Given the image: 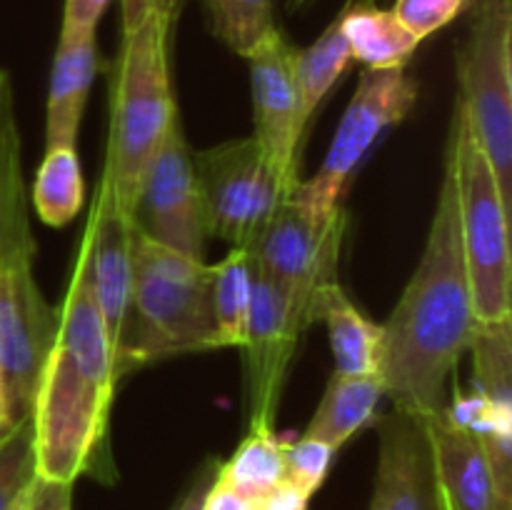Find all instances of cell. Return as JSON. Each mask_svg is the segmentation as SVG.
Listing matches in <instances>:
<instances>
[{
	"instance_id": "cell-1",
	"label": "cell",
	"mask_w": 512,
	"mask_h": 510,
	"mask_svg": "<svg viewBox=\"0 0 512 510\" xmlns=\"http://www.w3.org/2000/svg\"><path fill=\"white\" fill-rule=\"evenodd\" d=\"M475 305L463 258L458 195L445 163L423 258L380 325L378 378L395 410L423 420L448 408V378L473 340Z\"/></svg>"
},
{
	"instance_id": "cell-2",
	"label": "cell",
	"mask_w": 512,
	"mask_h": 510,
	"mask_svg": "<svg viewBox=\"0 0 512 510\" xmlns=\"http://www.w3.org/2000/svg\"><path fill=\"white\" fill-rule=\"evenodd\" d=\"M58 310V333L30 420L38 478L73 485L105 458L100 453L118 388L113 350L80 255Z\"/></svg>"
},
{
	"instance_id": "cell-3",
	"label": "cell",
	"mask_w": 512,
	"mask_h": 510,
	"mask_svg": "<svg viewBox=\"0 0 512 510\" xmlns=\"http://www.w3.org/2000/svg\"><path fill=\"white\" fill-rule=\"evenodd\" d=\"M173 20L153 10L123 48L110 73V125L100 185L130 218L140 180L178 118L170 83Z\"/></svg>"
},
{
	"instance_id": "cell-4",
	"label": "cell",
	"mask_w": 512,
	"mask_h": 510,
	"mask_svg": "<svg viewBox=\"0 0 512 510\" xmlns=\"http://www.w3.org/2000/svg\"><path fill=\"white\" fill-rule=\"evenodd\" d=\"M213 268L133 230V290L123 375L163 358L223 348L213 315Z\"/></svg>"
},
{
	"instance_id": "cell-5",
	"label": "cell",
	"mask_w": 512,
	"mask_h": 510,
	"mask_svg": "<svg viewBox=\"0 0 512 510\" xmlns=\"http://www.w3.org/2000/svg\"><path fill=\"white\" fill-rule=\"evenodd\" d=\"M458 195L460 243L478 323L512 318L510 205L505 203L495 170L455 105L448 158Z\"/></svg>"
},
{
	"instance_id": "cell-6",
	"label": "cell",
	"mask_w": 512,
	"mask_h": 510,
	"mask_svg": "<svg viewBox=\"0 0 512 510\" xmlns=\"http://www.w3.org/2000/svg\"><path fill=\"white\" fill-rule=\"evenodd\" d=\"M455 48L458 108L512 208V0H468Z\"/></svg>"
},
{
	"instance_id": "cell-7",
	"label": "cell",
	"mask_w": 512,
	"mask_h": 510,
	"mask_svg": "<svg viewBox=\"0 0 512 510\" xmlns=\"http://www.w3.org/2000/svg\"><path fill=\"white\" fill-rule=\"evenodd\" d=\"M193 165L208 235L230 248L253 250L280 203L293 198L253 135L198 150Z\"/></svg>"
},
{
	"instance_id": "cell-8",
	"label": "cell",
	"mask_w": 512,
	"mask_h": 510,
	"mask_svg": "<svg viewBox=\"0 0 512 510\" xmlns=\"http://www.w3.org/2000/svg\"><path fill=\"white\" fill-rule=\"evenodd\" d=\"M418 85L403 68H365L358 90L340 118L323 165L310 180H300L293 198L313 218L328 220L340 210V195L368 150L385 130L395 128L413 110Z\"/></svg>"
},
{
	"instance_id": "cell-9",
	"label": "cell",
	"mask_w": 512,
	"mask_h": 510,
	"mask_svg": "<svg viewBox=\"0 0 512 510\" xmlns=\"http://www.w3.org/2000/svg\"><path fill=\"white\" fill-rule=\"evenodd\" d=\"M60 310L45 300L33 258L0 268V383L8 428L30 420L45 363L58 333Z\"/></svg>"
},
{
	"instance_id": "cell-10",
	"label": "cell",
	"mask_w": 512,
	"mask_h": 510,
	"mask_svg": "<svg viewBox=\"0 0 512 510\" xmlns=\"http://www.w3.org/2000/svg\"><path fill=\"white\" fill-rule=\"evenodd\" d=\"M348 218L340 208L333 218L318 220L300 208L295 198L280 203L268 228L250 250L260 270L270 275L288 295L305 328L313 325L315 295L338 283V260Z\"/></svg>"
},
{
	"instance_id": "cell-11",
	"label": "cell",
	"mask_w": 512,
	"mask_h": 510,
	"mask_svg": "<svg viewBox=\"0 0 512 510\" xmlns=\"http://www.w3.org/2000/svg\"><path fill=\"white\" fill-rule=\"evenodd\" d=\"M130 223L135 233L153 243L178 250L188 258L205 260V240L210 238L205 205L180 115L140 180L130 208Z\"/></svg>"
},
{
	"instance_id": "cell-12",
	"label": "cell",
	"mask_w": 512,
	"mask_h": 510,
	"mask_svg": "<svg viewBox=\"0 0 512 510\" xmlns=\"http://www.w3.org/2000/svg\"><path fill=\"white\" fill-rule=\"evenodd\" d=\"M245 58L250 65L253 138L263 148L275 175L295 193L300 185V143L305 123L310 120L295 80V48L278 28H273Z\"/></svg>"
},
{
	"instance_id": "cell-13",
	"label": "cell",
	"mask_w": 512,
	"mask_h": 510,
	"mask_svg": "<svg viewBox=\"0 0 512 510\" xmlns=\"http://www.w3.org/2000/svg\"><path fill=\"white\" fill-rule=\"evenodd\" d=\"M303 333L305 323L285 290L255 263L253 300L243 343L248 365V428H275L285 375Z\"/></svg>"
},
{
	"instance_id": "cell-14",
	"label": "cell",
	"mask_w": 512,
	"mask_h": 510,
	"mask_svg": "<svg viewBox=\"0 0 512 510\" xmlns=\"http://www.w3.org/2000/svg\"><path fill=\"white\" fill-rule=\"evenodd\" d=\"M78 255L85 263L90 290L108 333L115 378L120 383L125 378V335L130 320V290H133V223L115 205L103 185H98L95 193Z\"/></svg>"
},
{
	"instance_id": "cell-15",
	"label": "cell",
	"mask_w": 512,
	"mask_h": 510,
	"mask_svg": "<svg viewBox=\"0 0 512 510\" xmlns=\"http://www.w3.org/2000/svg\"><path fill=\"white\" fill-rule=\"evenodd\" d=\"M418 423L428 438L438 510H510L495 488L478 438L448 408Z\"/></svg>"
},
{
	"instance_id": "cell-16",
	"label": "cell",
	"mask_w": 512,
	"mask_h": 510,
	"mask_svg": "<svg viewBox=\"0 0 512 510\" xmlns=\"http://www.w3.org/2000/svg\"><path fill=\"white\" fill-rule=\"evenodd\" d=\"M378 470L368 510H438L428 438L418 420L393 410L378 418Z\"/></svg>"
},
{
	"instance_id": "cell-17",
	"label": "cell",
	"mask_w": 512,
	"mask_h": 510,
	"mask_svg": "<svg viewBox=\"0 0 512 510\" xmlns=\"http://www.w3.org/2000/svg\"><path fill=\"white\" fill-rule=\"evenodd\" d=\"M100 55L95 28H60L50 70L48 110H45V148H75L90 85L98 75Z\"/></svg>"
},
{
	"instance_id": "cell-18",
	"label": "cell",
	"mask_w": 512,
	"mask_h": 510,
	"mask_svg": "<svg viewBox=\"0 0 512 510\" xmlns=\"http://www.w3.org/2000/svg\"><path fill=\"white\" fill-rule=\"evenodd\" d=\"M35 240L25 210V183L20 168V135L15 123L13 88L0 70V268L13 260L33 258Z\"/></svg>"
},
{
	"instance_id": "cell-19",
	"label": "cell",
	"mask_w": 512,
	"mask_h": 510,
	"mask_svg": "<svg viewBox=\"0 0 512 510\" xmlns=\"http://www.w3.org/2000/svg\"><path fill=\"white\" fill-rule=\"evenodd\" d=\"M310 320H323L333 350L335 373L378 375L380 325L365 318L340 283H330L315 295Z\"/></svg>"
},
{
	"instance_id": "cell-20",
	"label": "cell",
	"mask_w": 512,
	"mask_h": 510,
	"mask_svg": "<svg viewBox=\"0 0 512 510\" xmlns=\"http://www.w3.org/2000/svg\"><path fill=\"white\" fill-rule=\"evenodd\" d=\"M385 395L378 375H330L318 410L305 428V438H315L333 450L343 448L360 428L373 420L380 398Z\"/></svg>"
},
{
	"instance_id": "cell-21",
	"label": "cell",
	"mask_w": 512,
	"mask_h": 510,
	"mask_svg": "<svg viewBox=\"0 0 512 510\" xmlns=\"http://www.w3.org/2000/svg\"><path fill=\"white\" fill-rule=\"evenodd\" d=\"M338 18L350 55L365 68H403L420 45V40L395 18L393 10H383L373 3H350Z\"/></svg>"
},
{
	"instance_id": "cell-22",
	"label": "cell",
	"mask_w": 512,
	"mask_h": 510,
	"mask_svg": "<svg viewBox=\"0 0 512 510\" xmlns=\"http://www.w3.org/2000/svg\"><path fill=\"white\" fill-rule=\"evenodd\" d=\"M283 443L270 425L248 428L235 453L225 463H218L215 478L245 498L265 500L285 483Z\"/></svg>"
},
{
	"instance_id": "cell-23",
	"label": "cell",
	"mask_w": 512,
	"mask_h": 510,
	"mask_svg": "<svg viewBox=\"0 0 512 510\" xmlns=\"http://www.w3.org/2000/svg\"><path fill=\"white\" fill-rule=\"evenodd\" d=\"M213 268V315L223 348H243L248 328L250 300H253L255 258L250 250L230 248Z\"/></svg>"
},
{
	"instance_id": "cell-24",
	"label": "cell",
	"mask_w": 512,
	"mask_h": 510,
	"mask_svg": "<svg viewBox=\"0 0 512 510\" xmlns=\"http://www.w3.org/2000/svg\"><path fill=\"white\" fill-rule=\"evenodd\" d=\"M85 188L78 150L45 148L33 185V205L38 218L50 228H63L83 208Z\"/></svg>"
},
{
	"instance_id": "cell-25",
	"label": "cell",
	"mask_w": 512,
	"mask_h": 510,
	"mask_svg": "<svg viewBox=\"0 0 512 510\" xmlns=\"http://www.w3.org/2000/svg\"><path fill=\"white\" fill-rule=\"evenodd\" d=\"M473 390L493 408L512 410V318L475 325Z\"/></svg>"
},
{
	"instance_id": "cell-26",
	"label": "cell",
	"mask_w": 512,
	"mask_h": 510,
	"mask_svg": "<svg viewBox=\"0 0 512 510\" xmlns=\"http://www.w3.org/2000/svg\"><path fill=\"white\" fill-rule=\"evenodd\" d=\"M350 60H353V55H350L348 40L340 28V18H335L313 45H308L305 50L295 48V80H298L300 98H303L308 118L315 113L320 100L328 95V90L338 83Z\"/></svg>"
},
{
	"instance_id": "cell-27",
	"label": "cell",
	"mask_w": 512,
	"mask_h": 510,
	"mask_svg": "<svg viewBox=\"0 0 512 510\" xmlns=\"http://www.w3.org/2000/svg\"><path fill=\"white\" fill-rule=\"evenodd\" d=\"M208 10L215 38L223 40L233 53L248 55L270 30L273 0H200Z\"/></svg>"
},
{
	"instance_id": "cell-28",
	"label": "cell",
	"mask_w": 512,
	"mask_h": 510,
	"mask_svg": "<svg viewBox=\"0 0 512 510\" xmlns=\"http://www.w3.org/2000/svg\"><path fill=\"white\" fill-rule=\"evenodd\" d=\"M35 478L33 420H25L0 443V510H23Z\"/></svg>"
},
{
	"instance_id": "cell-29",
	"label": "cell",
	"mask_w": 512,
	"mask_h": 510,
	"mask_svg": "<svg viewBox=\"0 0 512 510\" xmlns=\"http://www.w3.org/2000/svg\"><path fill=\"white\" fill-rule=\"evenodd\" d=\"M335 453L338 450H333L330 445L315 438H305V435L295 443H283L285 483L313 498L328 475Z\"/></svg>"
},
{
	"instance_id": "cell-30",
	"label": "cell",
	"mask_w": 512,
	"mask_h": 510,
	"mask_svg": "<svg viewBox=\"0 0 512 510\" xmlns=\"http://www.w3.org/2000/svg\"><path fill=\"white\" fill-rule=\"evenodd\" d=\"M465 8L468 0H395L393 13L423 43L463 15Z\"/></svg>"
},
{
	"instance_id": "cell-31",
	"label": "cell",
	"mask_w": 512,
	"mask_h": 510,
	"mask_svg": "<svg viewBox=\"0 0 512 510\" xmlns=\"http://www.w3.org/2000/svg\"><path fill=\"white\" fill-rule=\"evenodd\" d=\"M23 510H73V485L35 478Z\"/></svg>"
},
{
	"instance_id": "cell-32",
	"label": "cell",
	"mask_w": 512,
	"mask_h": 510,
	"mask_svg": "<svg viewBox=\"0 0 512 510\" xmlns=\"http://www.w3.org/2000/svg\"><path fill=\"white\" fill-rule=\"evenodd\" d=\"M110 0H65L63 25L73 28H98Z\"/></svg>"
},
{
	"instance_id": "cell-33",
	"label": "cell",
	"mask_w": 512,
	"mask_h": 510,
	"mask_svg": "<svg viewBox=\"0 0 512 510\" xmlns=\"http://www.w3.org/2000/svg\"><path fill=\"white\" fill-rule=\"evenodd\" d=\"M260 505H263V500L245 498V495L235 493L230 485L220 483L218 478L213 480L208 498H205V510H260Z\"/></svg>"
},
{
	"instance_id": "cell-34",
	"label": "cell",
	"mask_w": 512,
	"mask_h": 510,
	"mask_svg": "<svg viewBox=\"0 0 512 510\" xmlns=\"http://www.w3.org/2000/svg\"><path fill=\"white\" fill-rule=\"evenodd\" d=\"M308 495L300 493L293 485L283 483L263 500L260 510H308Z\"/></svg>"
},
{
	"instance_id": "cell-35",
	"label": "cell",
	"mask_w": 512,
	"mask_h": 510,
	"mask_svg": "<svg viewBox=\"0 0 512 510\" xmlns=\"http://www.w3.org/2000/svg\"><path fill=\"white\" fill-rule=\"evenodd\" d=\"M215 468H218V463L208 465V468H205L203 473L195 478L193 488L188 490V495L183 498V503H180L175 510H205V498H208V490L215 480Z\"/></svg>"
},
{
	"instance_id": "cell-36",
	"label": "cell",
	"mask_w": 512,
	"mask_h": 510,
	"mask_svg": "<svg viewBox=\"0 0 512 510\" xmlns=\"http://www.w3.org/2000/svg\"><path fill=\"white\" fill-rule=\"evenodd\" d=\"M120 10H123V35H130L153 15L155 0H120Z\"/></svg>"
},
{
	"instance_id": "cell-37",
	"label": "cell",
	"mask_w": 512,
	"mask_h": 510,
	"mask_svg": "<svg viewBox=\"0 0 512 510\" xmlns=\"http://www.w3.org/2000/svg\"><path fill=\"white\" fill-rule=\"evenodd\" d=\"M180 5H183V0H155V10L163 13L168 20H173V23L180 13Z\"/></svg>"
},
{
	"instance_id": "cell-38",
	"label": "cell",
	"mask_w": 512,
	"mask_h": 510,
	"mask_svg": "<svg viewBox=\"0 0 512 510\" xmlns=\"http://www.w3.org/2000/svg\"><path fill=\"white\" fill-rule=\"evenodd\" d=\"M10 435L8 420H5V403H3V383H0V443Z\"/></svg>"
},
{
	"instance_id": "cell-39",
	"label": "cell",
	"mask_w": 512,
	"mask_h": 510,
	"mask_svg": "<svg viewBox=\"0 0 512 510\" xmlns=\"http://www.w3.org/2000/svg\"><path fill=\"white\" fill-rule=\"evenodd\" d=\"M305 3H310V0H288V8L298 10V8H303Z\"/></svg>"
},
{
	"instance_id": "cell-40",
	"label": "cell",
	"mask_w": 512,
	"mask_h": 510,
	"mask_svg": "<svg viewBox=\"0 0 512 510\" xmlns=\"http://www.w3.org/2000/svg\"><path fill=\"white\" fill-rule=\"evenodd\" d=\"M365 3H370V0H365Z\"/></svg>"
}]
</instances>
